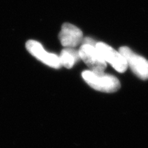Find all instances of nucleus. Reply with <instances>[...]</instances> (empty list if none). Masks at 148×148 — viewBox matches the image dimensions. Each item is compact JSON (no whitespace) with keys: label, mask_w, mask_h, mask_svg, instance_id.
I'll return each instance as SVG.
<instances>
[{"label":"nucleus","mask_w":148,"mask_h":148,"mask_svg":"<svg viewBox=\"0 0 148 148\" xmlns=\"http://www.w3.org/2000/svg\"><path fill=\"white\" fill-rule=\"evenodd\" d=\"M96 43H97V42H95V40H93L90 38H87V37L85 38L84 39H83L82 42V44H88V45H90L92 46H95Z\"/></svg>","instance_id":"8"},{"label":"nucleus","mask_w":148,"mask_h":148,"mask_svg":"<svg viewBox=\"0 0 148 148\" xmlns=\"http://www.w3.org/2000/svg\"><path fill=\"white\" fill-rule=\"evenodd\" d=\"M84 81L93 89L103 92H114L120 88L119 80L114 75L104 72H95L90 70L83 71Z\"/></svg>","instance_id":"1"},{"label":"nucleus","mask_w":148,"mask_h":148,"mask_svg":"<svg viewBox=\"0 0 148 148\" xmlns=\"http://www.w3.org/2000/svg\"><path fill=\"white\" fill-rule=\"evenodd\" d=\"M78 51L80 59L90 68V71L103 72L106 68V62L103 60L95 46L82 44Z\"/></svg>","instance_id":"3"},{"label":"nucleus","mask_w":148,"mask_h":148,"mask_svg":"<svg viewBox=\"0 0 148 148\" xmlns=\"http://www.w3.org/2000/svg\"><path fill=\"white\" fill-rule=\"evenodd\" d=\"M59 40L63 47L74 48L82 42V32L73 24L65 23L61 28Z\"/></svg>","instance_id":"6"},{"label":"nucleus","mask_w":148,"mask_h":148,"mask_svg":"<svg viewBox=\"0 0 148 148\" xmlns=\"http://www.w3.org/2000/svg\"><path fill=\"white\" fill-rule=\"evenodd\" d=\"M96 49L100 53L103 60L110 63L114 69L120 73H123L127 68V63L124 57L119 51H116L104 42H97Z\"/></svg>","instance_id":"5"},{"label":"nucleus","mask_w":148,"mask_h":148,"mask_svg":"<svg viewBox=\"0 0 148 148\" xmlns=\"http://www.w3.org/2000/svg\"><path fill=\"white\" fill-rule=\"evenodd\" d=\"M59 58L61 66H63L67 69H71L74 64L79 60L80 56L79 51L74 48L65 47L61 51Z\"/></svg>","instance_id":"7"},{"label":"nucleus","mask_w":148,"mask_h":148,"mask_svg":"<svg viewBox=\"0 0 148 148\" xmlns=\"http://www.w3.org/2000/svg\"><path fill=\"white\" fill-rule=\"evenodd\" d=\"M25 47L29 53L46 65L54 69H59L62 66L59 56L53 53L47 52L39 42L34 40H29L26 42Z\"/></svg>","instance_id":"4"},{"label":"nucleus","mask_w":148,"mask_h":148,"mask_svg":"<svg viewBox=\"0 0 148 148\" xmlns=\"http://www.w3.org/2000/svg\"><path fill=\"white\" fill-rule=\"evenodd\" d=\"M119 51L126 60L127 66L130 67L135 75L141 79H148V60L136 54L127 47H120Z\"/></svg>","instance_id":"2"}]
</instances>
